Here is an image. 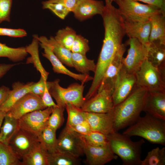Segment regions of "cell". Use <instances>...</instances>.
Returning a JSON list of instances; mask_svg holds the SVG:
<instances>
[{"mask_svg":"<svg viewBox=\"0 0 165 165\" xmlns=\"http://www.w3.org/2000/svg\"><path fill=\"white\" fill-rule=\"evenodd\" d=\"M48 152L39 142L22 157L21 165H49Z\"/></svg>","mask_w":165,"mask_h":165,"instance_id":"603a6c76","label":"cell"},{"mask_svg":"<svg viewBox=\"0 0 165 165\" xmlns=\"http://www.w3.org/2000/svg\"><path fill=\"white\" fill-rule=\"evenodd\" d=\"M59 82V79L46 81L49 92L56 101L57 106L65 108L66 105L69 103L81 108L86 101L83 96L84 84L74 83L64 88L60 85Z\"/></svg>","mask_w":165,"mask_h":165,"instance_id":"277c9868","label":"cell"},{"mask_svg":"<svg viewBox=\"0 0 165 165\" xmlns=\"http://www.w3.org/2000/svg\"><path fill=\"white\" fill-rule=\"evenodd\" d=\"M32 82L25 84L19 81L13 83L12 90L5 102L0 107V111L6 113L9 112L19 100L30 93V87Z\"/></svg>","mask_w":165,"mask_h":165,"instance_id":"44dd1931","label":"cell"},{"mask_svg":"<svg viewBox=\"0 0 165 165\" xmlns=\"http://www.w3.org/2000/svg\"><path fill=\"white\" fill-rule=\"evenodd\" d=\"M89 50L88 40L81 35H77L71 47L72 52L86 55Z\"/></svg>","mask_w":165,"mask_h":165,"instance_id":"f35d334b","label":"cell"},{"mask_svg":"<svg viewBox=\"0 0 165 165\" xmlns=\"http://www.w3.org/2000/svg\"><path fill=\"white\" fill-rule=\"evenodd\" d=\"M17 64H0V79L14 66Z\"/></svg>","mask_w":165,"mask_h":165,"instance_id":"c3c4849f","label":"cell"},{"mask_svg":"<svg viewBox=\"0 0 165 165\" xmlns=\"http://www.w3.org/2000/svg\"><path fill=\"white\" fill-rule=\"evenodd\" d=\"M112 152L119 156L124 165H141V147L145 142L141 139L133 141L130 137L118 132L107 135Z\"/></svg>","mask_w":165,"mask_h":165,"instance_id":"3957f363","label":"cell"},{"mask_svg":"<svg viewBox=\"0 0 165 165\" xmlns=\"http://www.w3.org/2000/svg\"><path fill=\"white\" fill-rule=\"evenodd\" d=\"M126 33L129 38H136L147 48L149 44L151 25L149 19L130 20L124 19Z\"/></svg>","mask_w":165,"mask_h":165,"instance_id":"5bb4252c","label":"cell"},{"mask_svg":"<svg viewBox=\"0 0 165 165\" xmlns=\"http://www.w3.org/2000/svg\"><path fill=\"white\" fill-rule=\"evenodd\" d=\"M143 111L165 120V92L147 91Z\"/></svg>","mask_w":165,"mask_h":165,"instance_id":"d6986e66","label":"cell"},{"mask_svg":"<svg viewBox=\"0 0 165 165\" xmlns=\"http://www.w3.org/2000/svg\"><path fill=\"white\" fill-rule=\"evenodd\" d=\"M27 33L22 29H12L0 27V36L13 37H22L26 36Z\"/></svg>","mask_w":165,"mask_h":165,"instance_id":"60d3db41","label":"cell"},{"mask_svg":"<svg viewBox=\"0 0 165 165\" xmlns=\"http://www.w3.org/2000/svg\"><path fill=\"white\" fill-rule=\"evenodd\" d=\"M46 81L41 76L37 82H32L30 87V93L40 96L43 94L46 85Z\"/></svg>","mask_w":165,"mask_h":165,"instance_id":"b9f144b4","label":"cell"},{"mask_svg":"<svg viewBox=\"0 0 165 165\" xmlns=\"http://www.w3.org/2000/svg\"><path fill=\"white\" fill-rule=\"evenodd\" d=\"M149 19L151 25L149 42L158 41L165 45V15L158 13L152 16Z\"/></svg>","mask_w":165,"mask_h":165,"instance_id":"cb8c5ba5","label":"cell"},{"mask_svg":"<svg viewBox=\"0 0 165 165\" xmlns=\"http://www.w3.org/2000/svg\"><path fill=\"white\" fill-rule=\"evenodd\" d=\"M127 54L122 60V68L127 72L135 74L147 58L148 48L136 38H129Z\"/></svg>","mask_w":165,"mask_h":165,"instance_id":"52a82bcc","label":"cell"},{"mask_svg":"<svg viewBox=\"0 0 165 165\" xmlns=\"http://www.w3.org/2000/svg\"><path fill=\"white\" fill-rule=\"evenodd\" d=\"M135 74L137 86L147 91L165 92V74L147 59Z\"/></svg>","mask_w":165,"mask_h":165,"instance_id":"5b68a950","label":"cell"},{"mask_svg":"<svg viewBox=\"0 0 165 165\" xmlns=\"http://www.w3.org/2000/svg\"><path fill=\"white\" fill-rule=\"evenodd\" d=\"M41 99L43 104L45 108L57 106L52 98V96L48 90L46 82L44 92L41 97Z\"/></svg>","mask_w":165,"mask_h":165,"instance_id":"7bdbcfd3","label":"cell"},{"mask_svg":"<svg viewBox=\"0 0 165 165\" xmlns=\"http://www.w3.org/2000/svg\"><path fill=\"white\" fill-rule=\"evenodd\" d=\"M81 135L84 141L90 145L102 147L109 144L107 136L98 132L91 131L88 134Z\"/></svg>","mask_w":165,"mask_h":165,"instance_id":"d590c367","label":"cell"},{"mask_svg":"<svg viewBox=\"0 0 165 165\" xmlns=\"http://www.w3.org/2000/svg\"><path fill=\"white\" fill-rule=\"evenodd\" d=\"M149 43L147 48V60L165 74V45L158 41Z\"/></svg>","mask_w":165,"mask_h":165,"instance_id":"7402d4cb","label":"cell"},{"mask_svg":"<svg viewBox=\"0 0 165 165\" xmlns=\"http://www.w3.org/2000/svg\"><path fill=\"white\" fill-rule=\"evenodd\" d=\"M6 114V113L0 111V130L2 124Z\"/></svg>","mask_w":165,"mask_h":165,"instance_id":"681fc988","label":"cell"},{"mask_svg":"<svg viewBox=\"0 0 165 165\" xmlns=\"http://www.w3.org/2000/svg\"><path fill=\"white\" fill-rule=\"evenodd\" d=\"M105 4L101 0H81L73 12L75 17L80 21L96 15H102Z\"/></svg>","mask_w":165,"mask_h":165,"instance_id":"ffe728a7","label":"cell"},{"mask_svg":"<svg viewBox=\"0 0 165 165\" xmlns=\"http://www.w3.org/2000/svg\"><path fill=\"white\" fill-rule=\"evenodd\" d=\"M72 59L73 68L82 74H87L90 72H95L96 64L93 60L87 58L86 55L72 53Z\"/></svg>","mask_w":165,"mask_h":165,"instance_id":"4316f807","label":"cell"},{"mask_svg":"<svg viewBox=\"0 0 165 165\" xmlns=\"http://www.w3.org/2000/svg\"><path fill=\"white\" fill-rule=\"evenodd\" d=\"M81 0H48L51 2H57L64 5L70 11L73 12Z\"/></svg>","mask_w":165,"mask_h":165,"instance_id":"bcb514c9","label":"cell"},{"mask_svg":"<svg viewBox=\"0 0 165 165\" xmlns=\"http://www.w3.org/2000/svg\"><path fill=\"white\" fill-rule=\"evenodd\" d=\"M10 90L9 87L6 86L0 87V107L7 99Z\"/></svg>","mask_w":165,"mask_h":165,"instance_id":"7dc6e473","label":"cell"},{"mask_svg":"<svg viewBox=\"0 0 165 165\" xmlns=\"http://www.w3.org/2000/svg\"><path fill=\"white\" fill-rule=\"evenodd\" d=\"M9 145L0 142V165H21V161Z\"/></svg>","mask_w":165,"mask_h":165,"instance_id":"1f68e13d","label":"cell"},{"mask_svg":"<svg viewBox=\"0 0 165 165\" xmlns=\"http://www.w3.org/2000/svg\"><path fill=\"white\" fill-rule=\"evenodd\" d=\"M147 91L137 86L124 100L114 106L112 110L115 132L134 123L143 111Z\"/></svg>","mask_w":165,"mask_h":165,"instance_id":"6da1fadb","label":"cell"},{"mask_svg":"<svg viewBox=\"0 0 165 165\" xmlns=\"http://www.w3.org/2000/svg\"><path fill=\"white\" fill-rule=\"evenodd\" d=\"M12 0H0V24L10 21Z\"/></svg>","mask_w":165,"mask_h":165,"instance_id":"ab89813d","label":"cell"},{"mask_svg":"<svg viewBox=\"0 0 165 165\" xmlns=\"http://www.w3.org/2000/svg\"><path fill=\"white\" fill-rule=\"evenodd\" d=\"M77 35L75 30L70 27L67 26L59 30L54 38L59 44L71 50Z\"/></svg>","mask_w":165,"mask_h":165,"instance_id":"d6a6232c","label":"cell"},{"mask_svg":"<svg viewBox=\"0 0 165 165\" xmlns=\"http://www.w3.org/2000/svg\"><path fill=\"white\" fill-rule=\"evenodd\" d=\"M48 40L52 46L53 53L61 63L68 67L73 68L71 51L59 44L52 36Z\"/></svg>","mask_w":165,"mask_h":165,"instance_id":"4dcf8cb0","label":"cell"},{"mask_svg":"<svg viewBox=\"0 0 165 165\" xmlns=\"http://www.w3.org/2000/svg\"><path fill=\"white\" fill-rule=\"evenodd\" d=\"M28 53L25 47L12 48L0 42V57H7L13 62H17L24 60Z\"/></svg>","mask_w":165,"mask_h":165,"instance_id":"f1b7e54d","label":"cell"},{"mask_svg":"<svg viewBox=\"0 0 165 165\" xmlns=\"http://www.w3.org/2000/svg\"><path fill=\"white\" fill-rule=\"evenodd\" d=\"M42 4L43 9H50L62 20L64 19L70 12L64 5L60 3L51 2L47 0L43 1Z\"/></svg>","mask_w":165,"mask_h":165,"instance_id":"74e56055","label":"cell"},{"mask_svg":"<svg viewBox=\"0 0 165 165\" xmlns=\"http://www.w3.org/2000/svg\"><path fill=\"white\" fill-rule=\"evenodd\" d=\"M72 130L82 135L88 134L91 131L87 121L86 122L71 126H66Z\"/></svg>","mask_w":165,"mask_h":165,"instance_id":"ee69618b","label":"cell"},{"mask_svg":"<svg viewBox=\"0 0 165 165\" xmlns=\"http://www.w3.org/2000/svg\"><path fill=\"white\" fill-rule=\"evenodd\" d=\"M84 113L91 131L98 132L107 136L114 131L112 111L106 113L84 112Z\"/></svg>","mask_w":165,"mask_h":165,"instance_id":"2e32d148","label":"cell"},{"mask_svg":"<svg viewBox=\"0 0 165 165\" xmlns=\"http://www.w3.org/2000/svg\"><path fill=\"white\" fill-rule=\"evenodd\" d=\"M65 108L68 114L66 126L75 125L86 122L84 112L80 108L69 103L66 105Z\"/></svg>","mask_w":165,"mask_h":165,"instance_id":"e575fe53","label":"cell"},{"mask_svg":"<svg viewBox=\"0 0 165 165\" xmlns=\"http://www.w3.org/2000/svg\"><path fill=\"white\" fill-rule=\"evenodd\" d=\"M155 7L165 15V0H134Z\"/></svg>","mask_w":165,"mask_h":165,"instance_id":"f6af8a7d","label":"cell"},{"mask_svg":"<svg viewBox=\"0 0 165 165\" xmlns=\"http://www.w3.org/2000/svg\"><path fill=\"white\" fill-rule=\"evenodd\" d=\"M57 150L79 158L84 154L83 141L80 134L66 126L57 139Z\"/></svg>","mask_w":165,"mask_h":165,"instance_id":"8fae6325","label":"cell"},{"mask_svg":"<svg viewBox=\"0 0 165 165\" xmlns=\"http://www.w3.org/2000/svg\"><path fill=\"white\" fill-rule=\"evenodd\" d=\"M33 37L31 43L25 47L27 52L31 55V56L28 58L27 62L28 63H33L37 71L40 73L41 76L46 81L49 73L44 69L39 59L38 36V35H34Z\"/></svg>","mask_w":165,"mask_h":165,"instance_id":"d4e9b609","label":"cell"},{"mask_svg":"<svg viewBox=\"0 0 165 165\" xmlns=\"http://www.w3.org/2000/svg\"><path fill=\"white\" fill-rule=\"evenodd\" d=\"M83 141L86 162L90 165H103L118 158L112 152L109 144L104 146L97 147L86 143L83 140Z\"/></svg>","mask_w":165,"mask_h":165,"instance_id":"9a60e30c","label":"cell"},{"mask_svg":"<svg viewBox=\"0 0 165 165\" xmlns=\"http://www.w3.org/2000/svg\"><path fill=\"white\" fill-rule=\"evenodd\" d=\"M126 45L123 43L107 68L98 88L108 87L113 91L114 86L122 67V60L126 50Z\"/></svg>","mask_w":165,"mask_h":165,"instance_id":"ac0fdd59","label":"cell"},{"mask_svg":"<svg viewBox=\"0 0 165 165\" xmlns=\"http://www.w3.org/2000/svg\"><path fill=\"white\" fill-rule=\"evenodd\" d=\"M39 142L37 137L20 128L11 139L9 145L21 160Z\"/></svg>","mask_w":165,"mask_h":165,"instance_id":"e0dca14e","label":"cell"},{"mask_svg":"<svg viewBox=\"0 0 165 165\" xmlns=\"http://www.w3.org/2000/svg\"><path fill=\"white\" fill-rule=\"evenodd\" d=\"M0 130V142L9 145L10 142L20 128L18 119L6 114Z\"/></svg>","mask_w":165,"mask_h":165,"instance_id":"484cf974","label":"cell"},{"mask_svg":"<svg viewBox=\"0 0 165 165\" xmlns=\"http://www.w3.org/2000/svg\"><path fill=\"white\" fill-rule=\"evenodd\" d=\"M112 0L118 6L119 12L124 20H134L149 19L155 14L163 13L155 7L142 4L134 0Z\"/></svg>","mask_w":165,"mask_h":165,"instance_id":"8992f818","label":"cell"},{"mask_svg":"<svg viewBox=\"0 0 165 165\" xmlns=\"http://www.w3.org/2000/svg\"><path fill=\"white\" fill-rule=\"evenodd\" d=\"M165 147H157L148 152L141 165H165Z\"/></svg>","mask_w":165,"mask_h":165,"instance_id":"836d02e7","label":"cell"},{"mask_svg":"<svg viewBox=\"0 0 165 165\" xmlns=\"http://www.w3.org/2000/svg\"><path fill=\"white\" fill-rule=\"evenodd\" d=\"M123 134L129 137L138 136L155 144L165 145V120L146 113L125 130Z\"/></svg>","mask_w":165,"mask_h":165,"instance_id":"7a4b0ae2","label":"cell"},{"mask_svg":"<svg viewBox=\"0 0 165 165\" xmlns=\"http://www.w3.org/2000/svg\"><path fill=\"white\" fill-rule=\"evenodd\" d=\"M137 87L135 74L127 72L122 67L115 82L112 93L114 106L126 99Z\"/></svg>","mask_w":165,"mask_h":165,"instance_id":"7c38bea8","label":"cell"},{"mask_svg":"<svg viewBox=\"0 0 165 165\" xmlns=\"http://www.w3.org/2000/svg\"><path fill=\"white\" fill-rule=\"evenodd\" d=\"M53 107L35 110L27 113L18 119L20 128L28 131L38 138L47 126Z\"/></svg>","mask_w":165,"mask_h":165,"instance_id":"ba28073f","label":"cell"},{"mask_svg":"<svg viewBox=\"0 0 165 165\" xmlns=\"http://www.w3.org/2000/svg\"><path fill=\"white\" fill-rule=\"evenodd\" d=\"M38 39L39 45L44 50L42 55L50 61L55 73L68 75L80 81L83 84L93 80V77L89 74L75 73L66 68L53 53L52 46L49 42L48 38L46 37L41 36L38 37Z\"/></svg>","mask_w":165,"mask_h":165,"instance_id":"9c48e42d","label":"cell"},{"mask_svg":"<svg viewBox=\"0 0 165 165\" xmlns=\"http://www.w3.org/2000/svg\"><path fill=\"white\" fill-rule=\"evenodd\" d=\"M38 138L40 143L48 152H51L57 150V139L56 130L47 125Z\"/></svg>","mask_w":165,"mask_h":165,"instance_id":"f546056e","label":"cell"},{"mask_svg":"<svg viewBox=\"0 0 165 165\" xmlns=\"http://www.w3.org/2000/svg\"><path fill=\"white\" fill-rule=\"evenodd\" d=\"M113 91L103 87L98 89L96 94L86 100L80 108L83 111L97 113H106L112 112L114 105L112 98Z\"/></svg>","mask_w":165,"mask_h":165,"instance_id":"30bf717a","label":"cell"},{"mask_svg":"<svg viewBox=\"0 0 165 165\" xmlns=\"http://www.w3.org/2000/svg\"><path fill=\"white\" fill-rule=\"evenodd\" d=\"M49 165H76L79 163V158L58 150L48 152Z\"/></svg>","mask_w":165,"mask_h":165,"instance_id":"83f0119b","label":"cell"},{"mask_svg":"<svg viewBox=\"0 0 165 165\" xmlns=\"http://www.w3.org/2000/svg\"><path fill=\"white\" fill-rule=\"evenodd\" d=\"M64 108L57 106L53 107L52 113L47 121L48 126L56 131L61 127L64 121L63 113Z\"/></svg>","mask_w":165,"mask_h":165,"instance_id":"8d00e7d4","label":"cell"},{"mask_svg":"<svg viewBox=\"0 0 165 165\" xmlns=\"http://www.w3.org/2000/svg\"><path fill=\"white\" fill-rule=\"evenodd\" d=\"M45 108L41 97L29 93L16 103L6 115L18 119L27 113Z\"/></svg>","mask_w":165,"mask_h":165,"instance_id":"4fadbf2b","label":"cell"}]
</instances>
